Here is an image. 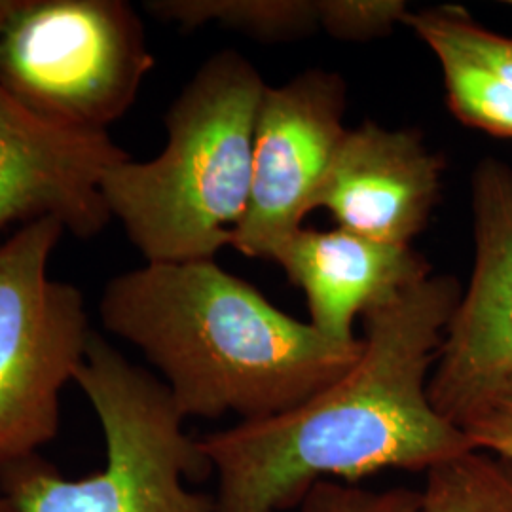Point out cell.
<instances>
[{
	"instance_id": "cell-1",
	"label": "cell",
	"mask_w": 512,
	"mask_h": 512,
	"mask_svg": "<svg viewBox=\"0 0 512 512\" xmlns=\"http://www.w3.org/2000/svg\"><path fill=\"white\" fill-rule=\"evenodd\" d=\"M461 285L429 275L363 315L357 363L287 412L200 439L217 475V512H281L319 480L429 471L475 450L429 401L427 385Z\"/></svg>"
},
{
	"instance_id": "cell-2",
	"label": "cell",
	"mask_w": 512,
	"mask_h": 512,
	"mask_svg": "<svg viewBox=\"0 0 512 512\" xmlns=\"http://www.w3.org/2000/svg\"><path fill=\"white\" fill-rule=\"evenodd\" d=\"M110 334L164 374L184 418L241 421L287 412L346 374L363 351L330 342L215 260L147 262L99 300Z\"/></svg>"
},
{
	"instance_id": "cell-3",
	"label": "cell",
	"mask_w": 512,
	"mask_h": 512,
	"mask_svg": "<svg viewBox=\"0 0 512 512\" xmlns=\"http://www.w3.org/2000/svg\"><path fill=\"white\" fill-rule=\"evenodd\" d=\"M268 84L236 50L209 57L165 114L154 160L114 165L110 217L147 262L215 260L232 245L251 194L256 120Z\"/></svg>"
},
{
	"instance_id": "cell-4",
	"label": "cell",
	"mask_w": 512,
	"mask_h": 512,
	"mask_svg": "<svg viewBox=\"0 0 512 512\" xmlns=\"http://www.w3.org/2000/svg\"><path fill=\"white\" fill-rule=\"evenodd\" d=\"M74 384L101 425L105 467L69 478L38 454L8 463L0 497L10 512H217L215 497L186 488L213 469L162 380L93 332Z\"/></svg>"
},
{
	"instance_id": "cell-5",
	"label": "cell",
	"mask_w": 512,
	"mask_h": 512,
	"mask_svg": "<svg viewBox=\"0 0 512 512\" xmlns=\"http://www.w3.org/2000/svg\"><path fill=\"white\" fill-rule=\"evenodd\" d=\"M154 67L124 0H18L0 29V86L38 116L107 131Z\"/></svg>"
},
{
	"instance_id": "cell-6",
	"label": "cell",
	"mask_w": 512,
	"mask_h": 512,
	"mask_svg": "<svg viewBox=\"0 0 512 512\" xmlns=\"http://www.w3.org/2000/svg\"><path fill=\"white\" fill-rule=\"evenodd\" d=\"M65 232L46 217L0 245V467L57 437L63 389L92 338L82 293L48 274Z\"/></svg>"
},
{
	"instance_id": "cell-7",
	"label": "cell",
	"mask_w": 512,
	"mask_h": 512,
	"mask_svg": "<svg viewBox=\"0 0 512 512\" xmlns=\"http://www.w3.org/2000/svg\"><path fill=\"white\" fill-rule=\"evenodd\" d=\"M346 84L340 74L308 71L264 93L253 147L251 194L232 247L274 260L302 230L329 173L344 128Z\"/></svg>"
},
{
	"instance_id": "cell-8",
	"label": "cell",
	"mask_w": 512,
	"mask_h": 512,
	"mask_svg": "<svg viewBox=\"0 0 512 512\" xmlns=\"http://www.w3.org/2000/svg\"><path fill=\"white\" fill-rule=\"evenodd\" d=\"M475 266L433 366L427 393L442 418L512 378V167L484 158L471 181Z\"/></svg>"
},
{
	"instance_id": "cell-9",
	"label": "cell",
	"mask_w": 512,
	"mask_h": 512,
	"mask_svg": "<svg viewBox=\"0 0 512 512\" xmlns=\"http://www.w3.org/2000/svg\"><path fill=\"white\" fill-rule=\"evenodd\" d=\"M126 158L107 131L50 122L0 86V230L52 217L76 238L99 236L112 220L105 175Z\"/></svg>"
},
{
	"instance_id": "cell-10",
	"label": "cell",
	"mask_w": 512,
	"mask_h": 512,
	"mask_svg": "<svg viewBox=\"0 0 512 512\" xmlns=\"http://www.w3.org/2000/svg\"><path fill=\"white\" fill-rule=\"evenodd\" d=\"M442 173L444 160L418 131L363 122L346 131L313 209H329L357 236L410 245L439 203Z\"/></svg>"
},
{
	"instance_id": "cell-11",
	"label": "cell",
	"mask_w": 512,
	"mask_h": 512,
	"mask_svg": "<svg viewBox=\"0 0 512 512\" xmlns=\"http://www.w3.org/2000/svg\"><path fill=\"white\" fill-rule=\"evenodd\" d=\"M277 262L308 298L311 327L330 342L357 346L355 319L397 298L431 275L410 245H389L336 228L298 230L277 251Z\"/></svg>"
},
{
	"instance_id": "cell-12",
	"label": "cell",
	"mask_w": 512,
	"mask_h": 512,
	"mask_svg": "<svg viewBox=\"0 0 512 512\" xmlns=\"http://www.w3.org/2000/svg\"><path fill=\"white\" fill-rule=\"evenodd\" d=\"M147 10L183 29L219 23L258 40H294L323 29L325 0H150Z\"/></svg>"
},
{
	"instance_id": "cell-13",
	"label": "cell",
	"mask_w": 512,
	"mask_h": 512,
	"mask_svg": "<svg viewBox=\"0 0 512 512\" xmlns=\"http://www.w3.org/2000/svg\"><path fill=\"white\" fill-rule=\"evenodd\" d=\"M425 475V512H512V463L507 459L475 448Z\"/></svg>"
},
{
	"instance_id": "cell-14",
	"label": "cell",
	"mask_w": 512,
	"mask_h": 512,
	"mask_svg": "<svg viewBox=\"0 0 512 512\" xmlns=\"http://www.w3.org/2000/svg\"><path fill=\"white\" fill-rule=\"evenodd\" d=\"M439 59L448 107L459 122L512 139V84L452 48H431Z\"/></svg>"
},
{
	"instance_id": "cell-15",
	"label": "cell",
	"mask_w": 512,
	"mask_h": 512,
	"mask_svg": "<svg viewBox=\"0 0 512 512\" xmlns=\"http://www.w3.org/2000/svg\"><path fill=\"white\" fill-rule=\"evenodd\" d=\"M404 23L429 46L452 48L488 67L512 84V37L497 35L476 23L459 6H439L421 12H408Z\"/></svg>"
},
{
	"instance_id": "cell-16",
	"label": "cell",
	"mask_w": 512,
	"mask_h": 512,
	"mask_svg": "<svg viewBox=\"0 0 512 512\" xmlns=\"http://www.w3.org/2000/svg\"><path fill=\"white\" fill-rule=\"evenodd\" d=\"M450 421L473 448L512 463V378L461 404Z\"/></svg>"
},
{
	"instance_id": "cell-17",
	"label": "cell",
	"mask_w": 512,
	"mask_h": 512,
	"mask_svg": "<svg viewBox=\"0 0 512 512\" xmlns=\"http://www.w3.org/2000/svg\"><path fill=\"white\" fill-rule=\"evenodd\" d=\"M296 507V512H425L421 492L366 490L340 480L315 482Z\"/></svg>"
},
{
	"instance_id": "cell-18",
	"label": "cell",
	"mask_w": 512,
	"mask_h": 512,
	"mask_svg": "<svg viewBox=\"0 0 512 512\" xmlns=\"http://www.w3.org/2000/svg\"><path fill=\"white\" fill-rule=\"evenodd\" d=\"M408 12L403 0H325L323 31L340 40H372L389 35Z\"/></svg>"
},
{
	"instance_id": "cell-19",
	"label": "cell",
	"mask_w": 512,
	"mask_h": 512,
	"mask_svg": "<svg viewBox=\"0 0 512 512\" xmlns=\"http://www.w3.org/2000/svg\"><path fill=\"white\" fill-rule=\"evenodd\" d=\"M16 6H18V0H0V29L4 27L6 19L10 18Z\"/></svg>"
},
{
	"instance_id": "cell-20",
	"label": "cell",
	"mask_w": 512,
	"mask_h": 512,
	"mask_svg": "<svg viewBox=\"0 0 512 512\" xmlns=\"http://www.w3.org/2000/svg\"><path fill=\"white\" fill-rule=\"evenodd\" d=\"M0 512H10V507H8V503L0 497Z\"/></svg>"
},
{
	"instance_id": "cell-21",
	"label": "cell",
	"mask_w": 512,
	"mask_h": 512,
	"mask_svg": "<svg viewBox=\"0 0 512 512\" xmlns=\"http://www.w3.org/2000/svg\"><path fill=\"white\" fill-rule=\"evenodd\" d=\"M511 4H512V2H511Z\"/></svg>"
}]
</instances>
